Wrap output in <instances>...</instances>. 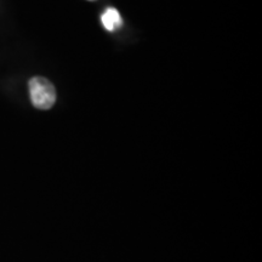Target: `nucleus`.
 I'll return each instance as SVG.
<instances>
[{"mask_svg": "<svg viewBox=\"0 0 262 262\" xmlns=\"http://www.w3.org/2000/svg\"><path fill=\"white\" fill-rule=\"evenodd\" d=\"M29 96L32 104L38 110H50L56 102V90L50 81L42 77H34L29 80Z\"/></svg>", "mask_w": 262, "mask_h": 262, "instance_id": "nucleus-1", "label": "nucleus"}, {"mask_svg": "<svg viewBox=\"0 0 262 262\" xmlns=\"http://www.w3.org/2000/svg\"><path fill=\"white\" fill-rule=\"evenodd\" d=\"M101 21H102L103 27L111 32L123 25V19L120 17L119 11L114 8H108L104 11V14L101 16Z\"/></svg>", "mask_w": 262, "mask_h": 262, "instance_id": "nucleus-2", "label": "nucleus"}]
</instances>
